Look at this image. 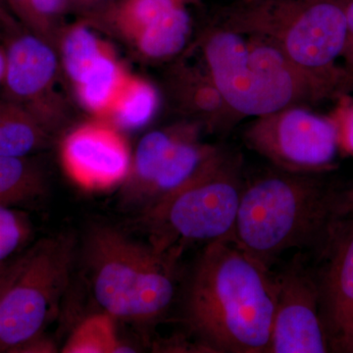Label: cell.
Wrapping results in <instances>:
<instances>
[{"label": "cell", "instance_id": "cell-1", "mask_svg": "<svg viewBox=\"0 0 353 353\" xmlns=\"http://www.w3.org/2000/svg\"><path fill=\"white\" fill-rule=\"evenodd\" d=\"M277 301L268 269L231 241L208 243L187 299V320L208 352H267Z\"/></svg>", "mask_w": 353, "mask_h": 353}, {"label": "cell", "instance_id": "cell-2", "mask_svg": "<svg viewBox=\"0 0 353 353\" xmlns=\"http://www.w3.org/2000/svg\"><path fill=\"white\" fill-rule=\"evenodd\" d=\"M316 175L277 168L245 182L230 241L268 270L292 248L327 250L347 208Z\"/></svg>", "mask_w": 353, "mask_h": 353}, {"label": "cell", "instance_id": "cell-3", "mask_svg": "<svg viewBox=\"0 0 353 353\" xmlns=\"http://www.w3.org/2000/svg\"><path fill=\"white\" fill-rule=\"evenodd\" d=\"M219 23L268 39L330 99L353 90L338 64L347 38L345 0H236Z\"/></svg>", "mask_w": 353, "mask_h": 353}, {"label": "cell", "instance_id": "cell-4", "mask_svg": "<svg viewBox=\"0 0 353 353\" xmlns=\"http://www.w3.org/2000/svg\"><path fill=\"white\" fill-rule=\"evenodd\" d=\"M205 68L239 117H261L292 105L331 99L275 44L220 24L203 41Z\"/></svg>", "mask_w": 353, "mask_h": 353}, {"label": "cell", "instance_id": "cell-5", "mask_svg": "<svg viewBox=\"0 0 353 353\" xmlns=\"http://www.w3.org/2000/svg\"><path fill=\"white\" fill-rule=\"evenodd\" d=\"M87 262L95 299L113 318L155 321L175 296L179 255L128 238L112 227L97 226L87 241Z\"/></svg>", "mask_w": 353, "mask_h": 353}, {"label": "cell", "instance_id": "cell-6", "mask_svg": "<svg viewBox=\"0 0 353 353\" xmlns=\"http://www.w3.org/2000/svg\"><path fill=\"white\" fill-rule=\"evenodd\" d=\"M243 185L240 155L220 148L185 185L143 211L150 245L180 255L183 243L231 240Z\"/></svg>", "mask_w": 353, "mask_h": 353}, {"label": "cell", "instance_id": "cell-7", "mask_svg": "<svg viewBox=\"0 0 353 353\" xmlns=\"http://www.w3.org/2000/svg\"><path fill=\"white\" fill-rule=\"evenodd\" d=\"M73 257V241L65 236L41 241L21 257L0 301V352L41 336L68 285Z\"/></svg>", "mask_w": 353, "mask_h": 353}, {"label": "cell", "instance_id": "cell-8", "mask_svg": "<svg viewBox=\"0 0 353 353\" xmlns=\"http://www.w3.org/2000/svg\"><path fill=\"white\" fill-rule=\"evenodd\" d=\"M246 145L280 170L319 174L328 170L340 150L336 125L303 105L254 118L243 134Z\"/></svg>", "mask_w": 353, "mask_h": 353}, {"label": "cell", "instance_id": "cell-9", "mask_svg": "<svg viewBox=\"0 0 353 353\" xmlns=\"http://www.w3.org/2000/svg\"><path fill=\"white\" fill-rule=\"evenodd\" d=\"M194 125L158 130L139 141L122 201L145 209L185 185L219 150L199 141Z\"/></svg>", "mask_w": 353, "mask_h": 353}, {"label": "cell", "instance_id": "cell-10", "mask_svg": "<svg viewBox=\"0 0 353 353\" xmlns=\"http://www.w3.org/2000/svg\"><path fill=\"white\" fill-rule=\"evenodd\" d=\"M277 301L268 353H325L331 350L321 311L320 288L292 262L276 277Z\"/></svg>", "mask_w": 353, "mask_h": 353}, {"label": "cell", "instance_id": "cell-11", "mask_svg": "<svg viewBox=\"0 0 353 353\" xmlns=\"http://www.w3.org/2000/svg\"><path fill=\"white\" fill-rule=\"evenodd\" d=\"M62 159L69 176L88 190L108 189L130 171V152L124 139L99 125L72 132L62 145Z\"/></svg>", "mask_w": 353, "mask_h": 353}, {"label": "cell", "instance_id": "cell-12", "mask_svg": "<svg viewBox=\"0 0 353 353\" xmlns=\"http://www.w3.org/2000/svg\"><path fill=\"white\" fill-rule=\"evenodd\" d=\"M120 15L145 57H170L187 43L190 18L180 0H125Z\"/></svg>", "mask_w": 353, "mask_h": 353}, {"label": "cell", "instance_id": "cell-13", "mask_svg": "<svg viewBox=\"0 0 353 353\" xmlns=\"http://www.w3.org/2000/svg\"><path fill=\"white\" fill-rule=\"evenodd\" d=\"M320 288L331 350L353 353V226L339 232Z\"/></svg>", "mask_w": 353, "mask_h": 353}, {"label": "cell", "instance_id": "cell-14", "mask_svg": "<svg viewBox=\"0 0 353 353\" xmlns=\"http://www.w3.org/2000/svg\"><path fill=\"white\" fill-rule=\"evenodd\" d=\"M54 52L31 34L14 39L6 53V83L8 101L15 102L41 123V97L57 72Z\"/></svg>", "mask_w": 353, "mask_h": 353}, {"label": "cell", "instance_id": "cell-15", "mask_svg": "<svg viewBox=\"0 0 353 353\" xmlns=\"http://www.w3.org/2000/svg\"><path fill=\"white\" fill-rule=\"evenodd\" d=\"M46 143L43 125L15 102L0 101V157H27Z\"/></svg>", "mask_w": 353, "mask_h": 353}, {"label": "cell", "instance_id": "cell-16", "mask_svg": "<svg viewBox=\"0 0 353 353\" xmlns=\"http://www.w3.org/2000/svg\"><path fill=\"white\" fill-rule=\"evenodd\" d=\"M46 192L38 167L27 157H0V205H23Z\"/></svg>", "mask_w": 353, "mask_h": 353}, {"label": "cell", "instance_id": "cell-17", "mask_svg": "<svg viewBox=\"0 0 353 353\" xmlns=\"http://www.w3.org/2000/svg\"><path fill=\"white\" fill-rule=\"evenodd\" d=\"M126 80L119 65L104 52L77 87L85 108L94 112H110Z\"/></svg>", "mask_w": 353, "mask_h": 353}, {"label": "cell", "instance_id": "cell-18", "mask_svg": "<svg viewBox=\"0 0 353 353\" xmlns=\"http://www.w3.org/2000/svg\"><path fill=\"white\" fill-rule=\"evenodd\" d=\"M158 105L157 90L141 80H126L110 112L120 127L138 129L154 115Z\"/></svg>", "mask_w": 353, "mask_h": 353}, {"label": "cell", "instance_id": "cell-19", "mask_svg": "<svg viewBox=\"0 0 353 353\" xmlns=\"http://www.w3.org/2000/svg\"><path fill=\"white\" fill-rule=\"evenodd\" d=\"M62 352L112 353L134 350L118 341L113 317L103 312L83 320L70 336Z\"/></svg>", "mask_w": 353, "mask_h": 353}, {"label": "cell", "instance_id": "cell-20", "mask_svg": "<svg viewBox=\"0 0 353 353\" xmlns=\"http://www.w3.org/2000/svg\"><path fill=\"white\" fill-rule=\"evenodd\" d=\"M101 44L87 28L79 26L67 34L63 43L65 68L78 85L103 54Z\"/></svg>", "mask_w": 353, "mask_h": 353}, {"label": "cell", "instance_id": "cell-21", "mask_svg": "<svg viewBox=\"0 0 353 353\" xmlns=\"http://www.w3.org/2000/svg\"><path fill=\"white\" fill-rule=\"evenodd\" d=\"M30 233L29 222L22 213L0 205V265L24 245Z\"/></svg>", "mask_w": 353, "mask_h": 353}, {"label": "cell", "instance_id": "cell-22", "mask_svg": "<svg viewBox=\"0 0 353 353\" xmlns=\"http://www.w3.org/2000/svg\"><path fill=\"white\" fill-rule=\"evenodd\" d=\"M330 117L336 125L340 150L353 157V97H341Z\"/></svg>", "mask_w": 353, "mask_h": 353}, {"label": "cell", "instance_id": "cell-23", "mask_svg": "<svg viewBox=\"0 0 353 353\" xmlns=\"http://www.w3.org/2000/svg\"><path fill=\"white\" fill-rule=\"evenodd\" d=\"M347 38L343 52V67L353 79V0H345Z\"/></svg>", "mask_w": 353, "mask_h": 353}, {"label": "cell", "instance_id": "cell-24", "mask_svg": "<svg viewBox=\"0 0 353 353\" xmlns=\"http://www.w3.org/2000/svg\"><path fill=\"white\" fill-rule=\"evenodd\" d=\"M20 259L16 260L12 264L0 265V301H1L2 297L9 285L15 278L16 274H17L18 269H19Z\"/></svg>", "mask_w": 353, "mask_h": 353}, {"label": "cell", "instance_id": "cell-25", "mask_svg": "<svg viewBox=\"0 0 353 353\" xmlns=\"http://www.w3.org/2000/svg\"><path fill=\"white\" fill-rule=\"evenodd\" d=\"M54 350L52 343L41 338V336H37V338L32 339V340L21 345L14 353L53 352Z\"/></svg>", "mask_w": 353, "mask_h": 353}, {"label": "cell", "instance_id": "cell-26", "mask_svg": "<svg viewBox=\"0 0 353 353\" xmlns=\"http://www.w3.org/2000/svg\"><path fill=\"white\" fill-rule=\"evenodd\" d=\"M4 1L6 0H0V22L6 26H13L14 21L10 14L7 11Z\"/></svg>", "mask_w": 353, "mask_h": 353}, {"label": "cell", "instance_id": "cell-27", "mask_svg": "<svg viewBox=\"0 0 353 353\" xmlns=\"http://www.w3.org/2000/svg\"><path fill=\"white\" fill-rule=\"evenodd\" d=\"M345 204H347V211L352 213L353 215V185L350 190L345 194Z\"/></svg>", "mask_w": 353, "mask_h": 353}, {"label": "cell", "instance_id": "cell-28", "mask_svg": "<svg viewBox=\"0 0 353 353\" xmlns=\"http://www.w3.org/2000/svg\"><path fill=\"white\" fill-rule=\"evenodd\" d=\"M6 74V54L0 50V83L3 82Z\"/></svg>", "mask_w": 353, "mask_h": 353}]
</instances>
